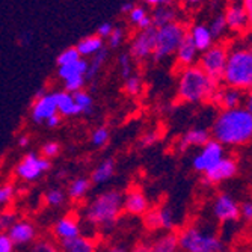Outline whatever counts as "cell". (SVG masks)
<instances>
[{"label":"cell","mask_w":252,"mask_h":252,"mask_svg":"<svg viewBox=\"0 0 252 252\" xmlns=\"http://www.w3.org/2000/svg\"><path fill=\"white\" fill-rule=\"evenodd\" d=\"M130 252H151V246H150V243H144L142 242V243L134 245Z\"/></svg>","instance_id":"cell-52"},{"label":"cell","mask_w":252,"mask_h":252,"mask_svg":"<svg viewBox=\"0 0 252 252\" xmlns=\"http://www.w3.org/2000/svg\"><path fill=\"white\" fill-rule=\"evenodd\" d=\"M189 28L186 23L183 21H174L169 25L157 29V41L156 49L153 53V62H162L171 55H175L177 49L180 47L181 41L188 35Z\"/></svg>","instance_id":"cell-5"},{"label":"cell","mask_w":252,"mask_h":252,"mask_svg":"<svg viewBox=\"0 0 252 252\" xmlns=\"http://www.w3.org/2000/svg\"><path fill=\"white\" fill-rule=\"evenodd\" d=\"M228 53H230V49H228V45L225 42H216L207 52L201 53V56L198 58L199 68L209 76L210 80L216 83H222L223 71L228 61Z\"/></svg>","instance_id":"cell-7"},{"label":"cell","mask_w":252,"mask_h":252,"mask_svg":"<svg viewBox=\"0 0 252 252\" xmlns=\"http://www.w3.org/2000/svg\"><path fill=\"white\" fill-rule=\"evenodd\" d=\"M49 94V89L45 88V86H41V88H38L36 91H35V95H33V100H36V98H41V97H44V95H47Z\"/></svg>","instance_id":"cell-56"},{"label":"cell","mask_w":252,"mask_h":252,"mask_svg":"<svg viewBox=\"0 0 252 252\" xmlns=\"http://www.w3.org/2000/svg\"><path fill=\"white\" fill-rule=\"evenodd\" d=\"M110 139V130L107 126H98L91 133V142L97 148H103L109 144Z\"/></svg>","instance_id":"cell-34"},{"label":"cell","mask_w":252,"mask_h":252,"mask_svg":"<svg viewBox=\"0 0 252 252\" xmlns=\"http://www.w3.org/2000/svg\"><path fill=\"white\" fill-rule=\"evenodd\" d=\"M151 252H178V231H169L158 236L153 243H150Z\"/></svg>","instance_id":"cell-28"},{"label":"cell","mask_w":252,"mask_h":252,"mask_svg":"<svg viewBox=\"0 0 252 252\" xmlns=\"http://www.w3.org/2000/svg\"><path fill=\"white\" fill-rule=\"evenodd\" d=\"M93 188V183H91L89 177H76L73 178L66 186V196L73 199V201H80L83 199L88 192Z\"/></svg>","instance_id":"cell-26"},{"label":"cell","mask_w":252,"mask_h":252,"mask_svg":"<svg viewBox=\"0 0 252 252\" xmlns=\"http://www.w3.org/2000/svg\"><path fill=\"white\" fill-rule=\"evenodd\" d=\"M124 39H126V31L118 26V28L113 29V32L107 38V44H109L110 49H118L120 45L124 42Z\"/></svg>","instance_id":"cell-45"},{"label":"cell","mask_w":252,"mask_h":252,"mask_svg":"<svg viewBox=\"0 0 252 252\" xmlns=\"http://www.w3.org/2000/svg\"><path fill=\"white\" fill-rule=\"evenodd\" d=\"M53 236L56 237L58 242L70 240V239H76V237L82 236L79 216L76 215V212H68L55 222Z\"/></svg>","instance_id":"cell-16"},{"label":"cell","mask_w":252,"mask_h":252,"mask_svg":"<svg viewBox=\"0 0 252 252\" xmlns=\"http://www.w3.org/2000/svg\"><path fill=\"white\" fill-rule=\"evenodd\" d=\"M113 29H115V26L112 25V23H109V21H104V23H101V25L97 28V36H100L101 39H107L109 36H110V33L113 32Z\"/></svg>","instance_id":"cell-46"},{"label":"cell","mask_w":252,"mask_h":252,"mask_svg":"<svg viewBox=\"0 0 252 252\" xmlns=\"http://www.w3.org/2000/svg\"><path fill=\"white\" fill-rule=\"evenodd\" d=\"M52 168H53L52 160L36 154L35 151H29L15 165V175L18 180L25 183H35L44 174L52 171Z\"/></svg>","instance_id":"cell-8"},{"label":"cell","mask_w":252,"mask_h":252,"mask_svg":"<svg viewBox=\"0 0 252 252\" xmlns=\"http://www.w3.org/2000/svg\"><path fill=\"white\" fill-rule=\"evenodd\" d=\"M58 103L55 93H49L41 98L32 101L31 106V118L35 124H45L52 117L58 115Z\"/></svg>","instance_id":"cell-15"},{"label":"cell","mask_w":252,"mask_h":252,"mask_svg":"<svg viewBox=\"0 0 252 252\" xmlns=\"http://www.w3.org/2000/svg\"><path fill=\"white\" fill-rule=\"evenodd\" d=\"M32 33L31 32H21L18 35V44L21 45V47H28V45H31L32 42Z\"/></svg>","instance_id":"cell-49"},{"label":"cell","mask_w":252,"mask_h":252,"mask_svg":"<svg viewBox=\"0 0 252 252\" xmlns=\"http://www.w3.org/2000/svg\"><path fill=\"white\" fill-rule=\"evenodd\" d=\"M31 252H62V251L50 240H36L32 245Z\"/></svg>","instance_id":"cell-44"},{"label":"cell","mask_w":252,"mask_h":252,"mask_svg":"<svg viewBox=\"0 0 252 252\" xmlns=\"http://www.w3.org/2000/svg\"><path fill=\"white\" fill-rule=\"evenodd\" d=\"M113 174H115V162H113L112 158H104L103 162L93 172H91L89 180L93 185L100 186V185L107 183L113 177Z\"/></svg>","instance_id":"cell-30"},{"label":"cell","mask_w":252,"mask_h":252,"mask_svg":"<svg viewBox=\"0 0 252 252\" xmlns=\"http://www.w3.org/2000/svg\"><path fill=\"white\" fill-rule=\"evenodd\" d=\"M150 14H148V8L145 6V5H136L133 9H131V12L127 15V20H128V23L131 26H134V28H137L139 26V23L145 18V17H148Z\"/></svg>","instance_id":"cell-41"},{"label":"cell","mask_w":252,"mask_h":252,"mask_svg":"<svg viewBox=\"0 0 252 252\" xmlns=\"http://www.w3.org/2000/svg\"><path fill=\"white\" fill-rule=\"evenodd\" d=\"M222 83L243 93L252 89V52L249 47H234L230 50Z\"/></svg>","instance_id":"cell-4"},{"label":"cell","mask_w":252,"mask_h":252,"mask_svg":"<svg viewBox=\"0 0 252 252\" xmlns=\"http://www.w3.org/2000/svg\"><path fill=\"white\" fill-rule=\"evenodd\" d=\"M142 88H144V83H142V79L137 76V74H133L131 77H128L127 80H124V93L128 97H136L142 93Z\"/></svg>","instance_id":"cell-35"},{"label":"cell","mask_w":252,"mask_h":252,"mask_svg":"<svg viewBox=\"0 0 252 252\" xmlns=\"http://www.w3.org/2000/svg\"><path fill=\"white\" fill-rule=\"evenodd\" d=\"M17 220H18L17 212L11 209L0 210V233H8V230Z\"/></svg>","instance_id":"cell-39"},{"label":"cell","mask_w":252,"mask_h":252,"mask_svg":"<svg viewBox=\"0 0 252 252\" xmlns=\"http://www.w3.org/2000/svg\"><path fill=\"white\" fill-rule=\"evenodd\" d=\"M178 243L183 252H222L223 243L216 234L204 233L198 226H186L178 233Z\"/></svg>","instance_id":"cell-6"},{"label":"cell","mask_w":252,"mask_h":252,"mask_svg":"<svg viewBox=\"0 0 252 252\" xmlns=\"http://www.w3.org/2000/svg\"><path fill=\"white\" fill-rule=\"evenodd\" d=\"M74 47L77 49L80 58H89V56H95L98 52H101L104 49V39H101L100 36L94 35H88L85 38H82Z\"/></svg>","instance_id":"cell-24"},{"label":"cell","mask_w":252,"mask_h":252,"mask_svg":"<svg viewBox=\"0 0 252 252\" xmlns=\"http://www.w3.org/2000/svg\"><path fill=\"white\" fill-rule=\"evenodd\" d=\"M220 88V83H216L209 79L198 63L181 70L177 83V98L181 103H202L210 100V97Z\"/></svg>","instance_id":"cell-3"},{"label":"cell","mask_w":252,"mask_h":252,"mask_svg":"<svg viewBox=\"0 0 252 252\" xmlns=\"http://www.w3.org/2000/svg\"><path fill=\"white\" fill-rule=\"evenodd\" d=\"M31 142V137L28 134H20L18 136V139H17V145L18 148H26Z\"/></svg>","instance_id":"cell-54"},{"label":"cell","mask_w":252,"mask_h":252,"mask_svg":"<svg viewBox=\"0 0 252 252\" xmlns=\"http://www.w3.org/2000/svg\"><path fill=\"white\" fill-rule=\"evenodd\" d=\"M189 35L195 44V47L199 53L207 52L212 45L215 44V38L209 29L207 25H202V23H196V25L189 28Z\"/></svg>","instance_id":"cell-21"},{"label":"cell","mask_w":252,"mask_h":252,"mask_svg":"<svg viewBox=\"0 0 252 252\" xmlns=\"http://www.w3.org/2000/svg\"><path fill=\"white\" fill-rule=\"evenodd\" d=\"M73 97H74L77 107L82 110V115L89 117L91 113L94 112V98H93V95H91L89 91H86V89L79 91V93L73 94Z\"/></svg>","instance_id":"cell-32"},{"label":"cell","mask_w":252,"mask_h":252,"mask_svg":"<svg viewBox=\"0 0 252 252\" xmlns=\"http://www.w3.org/2000/svg\"><path fill=\"white\" fill-rule=\"evenodd\" d=\"M134 6H136V3H133V2H124V3L120 6V11H121L123 14H127V15H128Z\"/></svg>","instance_id":"cell-55"},{"label":"cell","mask_w":252,"mask_h":252,"mask_svg":"<svg viewBox=\"0 0 252 252\" xmlns=\"http://www.w3.org/2000/svg\"><path fill=\"white\" fill-rule=\"evenodd\" d=\"M249 50L252 52V41H251V47H249Z\"/></svg>","instance_id":"cell-58"},{"label":"cell","mask_w":252,"mask_h":252,"mask_svg":"<svg viewBox=\"0 0 252 252\" xmlns=\"http://www.w3.org/2000/svg\"><path fill=\"white\" fill-rule=\"evenodd\" d=\"M59 248L62 252H95V249H97L95 242L89 237H85V236H79L76 239L59 242Z\"/></svg>","instance_id":"cell-27"},{"label":"cell","mask_w":252,"mask_h":252,"mask_svg":"<svg viewBox=\"0 0 252 252\" xmlns=\"http://www.w3.org/2000/svg\"><path fill=\"white\" fill-rule=\"evenodd\" d=\"M88 66H89V62L82 58V59H79L77 62H74L71 65L59 66L58 68V76L63 82L76 79V77H85L86 71H88Z\"/></svg>","instance_id":"cell-29"},{"label":"cell","mask_w":252,"mask_h":252,"mask_svg":"<svg viewBox=\"0 0 252 252\" xmlns=\"http://www.w3.org/2000/svg\"><path fill=\"white\" fill-rule=\"evenodd\" d=\"M65 201H66V192L61 188H50L44 193V202L47 207L59 209L65 204Z\"/></svg>","instance_id":"cell-33"},{"label":"cell","mask_w":252,"mask_h":252,"mask_svg":"<svg viewBox=\"0 0 252 252\" xmlns=\"http://www.w3.org/2000/svg\"><path fill=\"white\" fill-rule=\"evenodd\" d=\"M79 59H82V58H80L77 49L73 45V47H66V49H63V50L58 55V58H56V65H58V68H59V66H65V65H71V63L77 62Z\"/></svg>","instance_id":"cell-36"},{"label":"cell","mask_w":252,"mask_h":252,"mask_svg":"<svg viewBox=\"0 0 252 252\" xmlns=\"http://www.w3.org/2000/svg\"><path fill=\"white\" fill-rule=\"evenodd\" d=\"M209 29L213 35L215 39H219L225 35V32L228 31V26H226V21H225V17H223V12L222 14H218L212 18L210 25H209Z\"/></svg>","instance_id":"cell-37"},{"label":"cell","mask_w":252,"mask_h":252,"mask_svg":"<svg viewBox=\"0 0 252 252\" xmlns=\"http://www.w3.org/2000/svg\"><path fill=\"white\" fill-rule=\"evenodd\" d=\"M15 193H17V189L14 183L11 181L0 183V207L11 204L15 198Z\"/></svg>","instance_id":"cell-38"},{"label":"cell","mask_w":252,"mask_h":252,"mask_svg":"<svg viewBox=\"0 0 252 252\" xmlns=\"http://www.w3.org/2000/svg\"><path fill=\"white\" fill-rule=\"evenodd\" d=\"M142 225L148 231L165 230L166 233L175 231V216L168 205L153 207L142 216Z\"/></svg>","instance_id":"cell-11"},{"label":"cell","mask_w":252,"mask_h":252,"mask_svg":"<svg viewBox=\"0 0 252 252\" xmlns=\"http://www.w3.org/2000/svg\"><path fill=\"white\" fill-rule=\"evenodd\" d=\"M223 154H225L223 145L215 139H210L199 150V153L192 158V166L196 172L204 174V172H207L210 168H213L216 163H219L223 158Z\"/></svg>","instance_id":"cell-10"},{"label":"cell","mask_w":252,"mask_h":252,"mask_svg":"<svg viewBox=\"0 0 252 252\" xmlns=\"http://www.w3.org/2000/svg\"><path fill=\"white\" fill-rule=\"evenodd\" d=\"M150 201L142 188L131 185L123 193V210L130 216H144L150 210Z\"/></svg>","instance_id":"cell-13"},{"label":"cell","mask_w":252,"mask_h":252,"mask_svg":"<svg viewBox=\"0 0 252 252\" xmlns=\"http://www.w3.org/2000/svg\"><path fill=\"white\" fill-rule=\"evenodd\" d=\"M245 104V93L239 91L236 88L223 86L222 94H220V104L219 107L222 110H230V109H239Z\"/></svg>","instance_id":"cell-25"},{"label":"cell","mask_w":252,"mask_h":252,"mask_svg":"<svg viewBox=\"0 0 252 252\" xmlns=\"http://www.w3.org/2000/svg\"><path fill=\"white\" fill-rule=\"evenodd\" d=\"M133 59L130 58L128 52L127 53H121L118 56V66H120V74L123 77V80H127L128 77L133 76Z\"/></svg>","instance_id":"cell-40"},{"label":"cell","mask_w":252,"mask_h":252,"mask_svg":"<svg viewBox=\"0 0 252 252\" xmlns=\"http://www.w3.org/2000/svg\"><path fill=\"white\" fill-rule=\"evenodd\" d=\"M61 144L56 142V141H49V142H45L42 147H41V151H39V156L45 157V158H49L53 162V158H56L59 154H61Z\"/></svg>","instance_id":"cell-42"},{"label":"cell","mask_w":252,"mask_h":252,"mask_svg":"<svg viewBox=\"0 0 252 252\" xmlns=\"http://www.w3.org/2000/svg\"><path fill=\"white\" fill-rule=\"evenodd\" d=\"M240 218L248 222H252V201H245L240 205Z\"/></svg>","instance_id":"cell-48"},{"label":"cell","mask_w":252,"mask_h":252,"mask_svg":"<svg viewBox=\"0 0 252 252\" xmlns=\"http://www.w3.org/2000/svg\"><path fill=\"white\" fill-rule=\"evenodd\" d=\"M213 215L219 222H234L240 219V205L230 193H219L213 202Z\"/></svg>","instance_id":"cell-14"},{"label":"cell","mask_w":252,"mask_h":252,"mask_svg":"<svg viewBox=\"0 0 252 252\" xmlns=\"http://www.w3.org/2000/svg\"><path fill=\"white\" fill-rule=\"evenodd\" d=\"M123 193L117 189L101 192L85 209V220L104 231H110L123 213Z\"/></svg>","instance_id":"cell-2"},{"label":"cell","mask_w":252,"mask_h":252,"mask_svg":"<svg viewBox=\"0 0 252 252\" xmlns=\"http://www.w3.org/2000/svg\"><path fill=\"white\" fill-rule=\"evenodd\" d=\"M157 41V29L150 28L147 31H137V33L130 41L128 55L137 62H144L148 58H153Z\"/></svg>","instance_id":"cell-9"},{"label":"cell","mask_w":252,"mask_h":252,"mask_svg":"<svg viewBox=\"0 0 252 252\" xmlns=\"http://www.w3.org/2000/svg\"><path fill=\"white\" fill-rule=\"evenodd\" d=\"M56 103H58V112L61 117H79L82 115V110L77 107L73 94L66 91H56Z\"/></svg>","instance_id":"cell-23"},{"label":"cell","mask_w":252,"mask_h":252,"mask_svg":"<svg viewBox=\"0 0 252 252\" xmlns=\"http://www.w3.org/2000/svg\"><path fill=\"white\" fill-rule=\"evenodd\" d=\"M106 252H128L124 246H120V245H113L110 246Z\"/></svg>","instance_id":"cell-57"},{"label":"cell","mask_w":252,"mask_h":252,"mask_svg":"<svg viewBox=\"0 0 252 252\" xmlns=\"http://www.w3.org/2000/svg\"><path fill=\"white\" fill-rule=\"evenodd\" d=\"M15 246H25L33 243L36 239V226L29 219H18L6 233Z\"/></svg>","instance_id":"cell-18"},{"label":"cell","mask_w":252,"mask_h":252,"mask_svg":"<svg viewBox=\"0 0 252 252\" xmlns=\"http://www.w3.org/2000/svg\"><path fill=\"white\" fill-rule=\"evenodd\" d=\"M212 139V133L207 128L202 127H193L189 128L185 134L180 137L178 141V150L180 151H188L192 147H204Z\"/></svg>","instance_id":"cell-19"},{"label":"cell","mask_w":252,"mask_h":252,"mask_svg":"<svg viewBox=\"0 0 252 252\" xmlns=\"http://www.w3.org/2000/svg\"><path fill=\"white\" fill-rule=\"evenodd\" d=\"M239 172V163L233 157H223L219 163L210 168L207 172L202 174V183L207 186L220 185L223 181L231 180Z\"/></svg>","instance_id":"cell-12"},{"label":"cell","mask_w":252,"mask_h":252,"mask_svg":"<svg viewBox=\"0 0 252 252\" xmlns=\"http://www.w3.org/2000/svg\"><path fill=\"white\" fill-rule=\"evenodd\" d=\"M160 139V133L156 131V130H151V131H147L144 133L141 137H139V141H137V145H139L141 148H150L153 145H156Z\"/></svg>","instance_id":"cell-43"},{"label":"cell","mask_w":252,"mask_h":252,"mask_svg":"<svg viewBox=\"0 0 252 252\" xmlns=\"http://www.w3.org/2000/svg\"><path fill=\"white\" fill-rule=\"evenodd\" d=\"M174 2H169L168 5H163V6H158V8H154L151 11V21H153V28L156 29H160L169 23H174V21H178V12L177 9L174 8Z\"/></svg>","instance_id":"cell-22"},{"label":"cell","mask_w":252,"mask_h":252,"mask_svg":"<svg viewBox=\"0 0 252 252\" xmlns=\"http://www.w3.org/2000/svg\"><path fill=\"white\" fill-rule=\"evenodd\" d=\"M223 17L226 21V26L230 31L236 33H245L248 31V14L245 9L243 2H230L226 3Z\"/></svg>","instance_id":"cell-17"},{"label":"cell","mask_w":252,"mask_h":252,"mask_svg":"<svg viewBox=\"0 0 252 252\" xmlns=\"http://www.w3.org/2000/svg\"><path fill=\"white\" fill-rule=\"evenodd\" d=\"M198 53L199 52L196 50L195 44L188 32V35L181 41L180 47L175 52V66H180V70H185V68L195 65L198 59Z\"/></svg>","instance_id":"cell-20"},{"label":"cell","mask_w":252,"mask_h":252,"mask_svg":"<svg viewBox=\"0 0 252 252\" xmlns=\"http://www.w3.org/2000/svg\"><path fill=\"white\" fill-rule=\"evenodd\" d=\"M15 245L6 233H0V252H14Z\"/></svg>","instance_id":"cell-47"},{"label":"cell","mask_w":252,"mask_h":252,"mask_svg":"<svg viewBox=\"0 0 252 252\" xmlns=\"http://www.w3.org/2000/svg\"><path fill=\"white\" fill-rule=\"evenodd\" d=\"M212 139L223 147H240L252 141V113L245 107L220 110L212 126Z\"/></svg>","instance_id":"cell-1"},{"label":"cell","mask_w":252,"mask_h":252,"mask_svg":"<svg viewBox=\"0 0 252 252\" xmlns=\"http://www.w3.org/2000/svg\"><path fill=\"white\" fill-rule=\"evenodd\" d=\"M243 107L249 113H252V89H249L248 93L245 94V104H243Z\"/></svg>","instance_id":"cell-53"},{"label":"cell","mask_w":252,"mask_h":252,"mask_svg":"<svg viewBox=\"0 0 252 252\" xmlns=\"http://www.w3.org/2000/svg\"><path fill=\"white\" fill-rule=\"evenodd\" d=\"M243 5L248 14V31L252 32V0H245Z\"/></svg>","instance_id":"cell-50"},{"label":"cell","mask_w":252,"mask_h":252,"mask_svg":"<svg viewBox=\"0 0 252 252\" xmlns=\"http://www.w3.org/2000/svg\"><path fill=\"white\" fill-rule=\"evenodd\" d=\"M107 58H109V50H107L106 47H104L101 52H98V53L93 58V61L89 62L88 71H86V76H85L86 83H91V82H94V80L97 79V76H98V73H100L101 68L104 66Z\"/></svg>","instance_id":"cell-31"},{"label":"cell","mask_w":252,"mask_h":252,"mask_svg":"<svg viewBox=\"0 0 252 252\" xmlns=\"http://www.w3.org/2000/svg\"><path fill=\"white\" fill-rule=\"evenodd\" d=\"M61 123H62V117L58 113V115L52 117L47 123H45V126H47L49 128H58L61 126Z\"/></svg>","instance_id":"cell-51"}]
</instances>
